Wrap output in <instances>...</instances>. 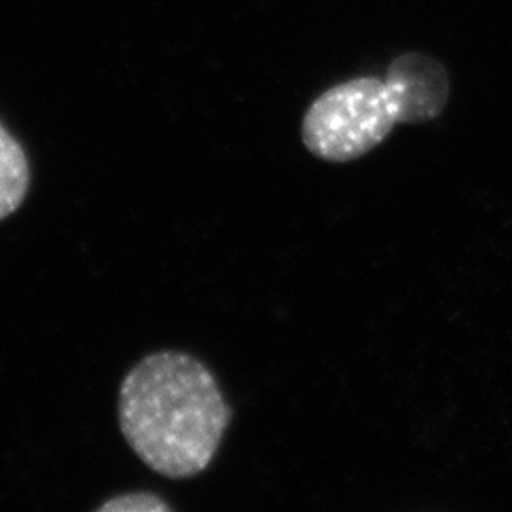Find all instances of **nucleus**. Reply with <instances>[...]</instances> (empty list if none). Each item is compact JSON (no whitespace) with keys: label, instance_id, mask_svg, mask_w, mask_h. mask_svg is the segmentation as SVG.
Returning a JSON list of instances; mask_svg holds the SVG:
<instances>
[{"label":"nucleus","instance_id":"nucleus-1","mask_svg":"<svg viewBox=\"0 0 512 512\" xmlns=\"http://www.w3.org/2000/svg\"><path fill=\"white\" fill-rule=\"evenodd\" d=\"M232 418L215 374L190 353H150L120 385V431L133 454L164 478L207 471Z\"/></svg>","mask_w":512,"mask_h":512},{"label":"nucleus","instance_id":"nucleus-2","mask_svg":"<svg viewBox=\"0 0 512 512\" xmlns=\"http://www.w3.org/2000/svg\"><path fill=\"white\" fill-rule=\"evenodd\" d=\"M450 97V74L425 54L395 57L385 78L357 76L332 86L302 120V143L311 156L348 164L372 152L399 124L439 118Z\"/></svg>","mask_w":512,"mask_h":512},{"label":"nucleus","instance_id":"nucleus-3","mask_svg":"<svg viewBox=\"0 0 512 512\" xmlns=\"http://www.w3.org/2000/svg\"><path fill=\"white\" fill-rule=\"evenodd\" d=\"M31 186V165L18 139L0 124V220L25 202Z\"/></svg>","mask_w":512,"mask_h":512},{"label":"nucleus","instance_id":"nucleus-4","mask_svg":"<svg viewBox=\"0 0 512 512\" xmlns=\"http://www.w3.org/2000/svg\"><path fill=\"white\" fill-rule=\"evenodd\" d=\"M99 512H169L173 507L165 503L160 495L150 492H131V494L116 495L107 503L97 507Z\"/></svg>","mask_w":512,"mask_h":512}]
</instances>
